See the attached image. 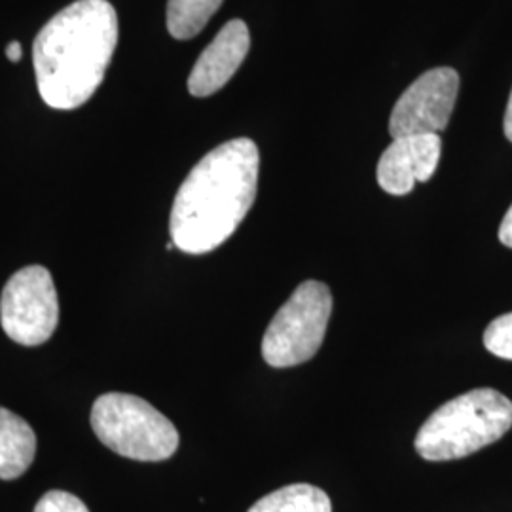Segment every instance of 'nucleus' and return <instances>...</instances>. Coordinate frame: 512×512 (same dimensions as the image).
Instances as JSON below:
<instances>
[{"label":"nucleus","instance_id":"7","mask_svg":"<svg viewBox=\"0 0 512 512\" xmlns=\"http://www.w3.org/2000/svg\"><path fill=\"white\" fill-rule=\"evenodd\" d=\"M458 92L459 74L450 67L421 74L393 107L389 118L391 137L439 135L450 122Z\"/></svg>","mask_w":512,"mask_h":512},{"label":"nucleus","instance_id":"4","mask_svg":"<svg viewBox=\"0 0 512 512\" xmlns=\"http://www.w3.org/2000/svg\"><path fill=\"white\" fill-rule=\"evenodd\" d=\"M92 427L112 452L135 461H165L179 448L175 425L141 397L101 395L92 408Z\"/></svg>","mask_w":512,"mask_h":512},{"label":"nucleus","instance_id":"6","mask_svg":"<svg viewBox=\"0 0 512 512\" xmlns=\"http://www.w3.org/2000/svg\"><path fill=\"white\" fill-rule=\"evenodd\" d=\"M0 323L6 336L21 346L35 348L52 338L59 300L44 266H27L8 279L0 298Z\"/></svg>","mask_w":512,"mask_h":512},{"label":"nucleus","instance_id":"14","mask_svg":"<svg viewBox=\"0 0 512 512\" xmlns=\"http://www.w3.org/2000/svg\"><path fill=\"white\" fill-rule=\"evenodd\" d=\"M35 512H90L88 507L78 499L76 495L69 492L54 490L44 495L35 507Z\"/></svg>","mask_w":512,"mask_h":512},{"label":"nucleus","instance_id":"2","mask_svg":"<svg viewBox=\"0 0 512 512\" xmlns=\"http://www.w3.org/2000/svg\"><path fill=\"white\" fill-rule=\"evenodd\" d=\"M118 44V16L107 0H78L50 19L33 44L42 101L73 110L105 80Z\"/></svg>","mask_w":512,"mask_h":512},{"label":"nucleus","instance_id":"13","mask_svg":"<svg viewBox=\"0 0 512 512\" xmlns=\"http://www.w3.org/2000/svg\"><path fill=\"white\" fill-rule=\"evenodd\" d=\"M486 349L505 361H512V313L499 315L484 332Z\"/></svg>","mask_w":512,"mask_h":512},{"label":"nucleus","instance_id":"16","mask_svg":"<svg viewBox=\"0 0 512 512\" xmlns=\"http://www.w3.org/2000/svg\"><path fill=\"white\" fill-rule=\"evenodd\" d=\"M21 55H23V48H21L19 42H10V44L6 46V57H8L12 63H18L19 59H21Z\"/></svg>","mask_w":512,"mask_h":512},{"label":"nucleus","instance_id":"1","mask_svg":"<svg viewBox=\"0 0 512 512\" xmlns=\"http://www.w3.org/2000/svg\"><path fill=\"white\" fill-rule=\"evenodd\" d=\"M258 169V148L245 137L205 154L173 202L169 232L175 247L205 255L234 236L255 203Z\"/></svg>","mask_w":512,"mask_h":512},{"label":"nucleus","instance_id":"8","mask_svg":"<svg viewBox=\"0 0 512 512\" xmlns=\"http://www.w3.org/2000/svg\"><path fill=\"white\" fill-rule=\"evenodd\" d=\"M442 141L439 135L399 137L385 148L378 162V184L391 196H406L414 184L427 183L439 165Z\"/></svg>","mask_w":512,"mask_h":512},{"label":"nucleus","instance_id":"9","mask_svg":"<svg viewBox=\"0 0 512 512\" xmlns=\"http://www.w3.org/2000/svg\"><path fill=\"white\" fill-rule=\"evenodd\" d=\"M249 48L251 35L245 21H228L198 57L188 78V92L194 97H207L222 90L245 61Z\"/></svg>","mask_w":512,"mask_h":512},{"label":"nucleus","instance_id":"15","mask_svg":"<svg viewBox=\"0 0 512 512\" xmlns=\"http://www.w3.org/2000/svg\"><path fill=\"white\" fill-rule=\"evenodd\" d=\"M499 241L505 245V247H511L512 249V205L511 209L507 211L505 219L499 226Z\"/></svg>","mask_w":512,"mask_h":512},{"label":"nucleus","instance_id":"11","mask_svg":"<svg viewBox=\"0 0 512 512\" xmlns=\"http://www.w3.org/2000/svg\"><path fill=\"white\" fill-rule=\"evenodd\" d=\"M249 512H332V503L321 488L291 484L264 495Z\"/></svg>","mask_w":512,"mask_h":512},{"label":"nucleus","instance_id":"3","mask_svg":"<svg viewBox=\"0 0 512 512\" xmlns=\"http://www.w3.org/2000/svg\"><path fill=\"white\" fill-rule=\"evenodd\" d=\"M512 427V403L499 391L473 389L442 404L416 435V452L427 461H452L494 444Z\"/></svg>","mask_w":512,"mask_h":512},{"label":"nucleus","instance_id":"12","mask_svg":"<svg viewBox=\"0 0 512 512\" xmlns=\"http://www.w3.org/2000/svg\"><path fill=\"white\" fill-rule=\"evenodd\" d=\"M224 0H169L167 29L171 37L188 40L202 33L207 21L213 18Z\"/></svg>","mask_w":512,"mask_h":512},{"label":"nucleus","instance_id":"5","mask_svg":"<svg viewBox=\"0 0 512 512\" xmlns=\"http://www.w3.org/2000/svg\"><path fill=\"white\" fill-rule=\"evenodd\" d=\"M332 313V293L321 281H304L275 313L262 340V357L274 368L310 361L319 351Z\"/></svg>","mask_w":512,"mask_h":512},{"label":"nucleus","instance_id":"10","mask_svg":"<svg viewBox=\"0 0 512 512\" xmlns=\"http://www.w3.org/2000/svg\"><path fill=\"white\" fill-rule=\"evenodd\" d=\"M35 454L37 435L33 427L0 406V478H19L33 465Z\"/></svg>","mask_w":512,"mask_h":512},{"label":"nucleus","instance_id":"17","mask_svg":"<svg viewBox=\"0 0 512 512\" xmlns=\"http://www.w3.org/2000/svg\"><path fill=\"white\" fill-rule=\"evenodd\" d=\"M503 129H505V135L507 139L512 143V92L509 97V105H507V112H505V122H503Z\"/></svg>","mask_w":512,"mask_h":512}]
</instances>
